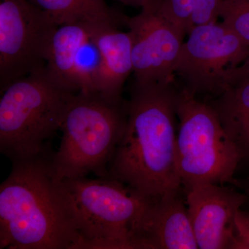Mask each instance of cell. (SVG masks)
<instances>
[{
  "label": "cell",
  "instance_id": "7c38bea8",
  "mask_svg": "<svg viewBox=\"0 0 249 249\" xmlns=\"http://www.w3.org/2000/svg\"><path fill=\"white\" fill-rule=\"evenodd\" d=\"M141 243L142 249H199L187 206L178 195L154 203Z\"/></svg>",
  "mask_w": 249,
  "mask_h": 249
},
{
  "label": "cell",
  "instance_id": "2e32d148",
  "mask_svg": "<svg viewBox=\"0 0 249 249\" xmlns=\"http://www.w3.org/2000/svg\"><path fill=\"white\" fill-rule=\"evenodd\" d=\"M101 66V52L89 33L78 49L75 60L74 75L78 91L99 92Z\"/></svg>",
  "mask_w": 249,
  "mask_h": 249
},
{
  "label": "cell",
  "instance_id": "6da1fadb",
  "mask_svg": "<svg viewBox=\"0 0 249 249\" xmlns=\"http://www.w3.org/2000/svg\"><path fill=\"white\" fill-rule=\"evenodd\" d=\"M175 85L134 80L125 127L108 168L107 178L155 201L178 195L182 187L177 166Z\"/></svg>",
  "mask_w": 249,
  "mask_h": 249
},
{
  "label": "cell",
  "instance_id": "603a6c76",
  "mask_svg": "<svg viewBox=\"0 0 249 249\" xmlns=\"http://www.w3.org/2000/svg\"><path fill=\"white\" fill-rule=\"evenodd\" d=\"M247 193H246V195H247V198H248V199H247V203H248L249 202V182H248V184H247Z\"/></svg>",
  "mask_w": 249,
  "mask_h": 249
},
{
  "label": "cell",
  "instance_id": "4fadbf2b",
  "mask_svg": "<svg viewBox=\"0 0 249 249\" xmlns=\"http://www.w3.org/2000/svg\"><path fill=\"white\" fill-rule=\"evenodd\" d=\"M211 105L242 160L249 161V78L227 85Z\"/></svg>",
  "mask_w": 249,
  "mask_h": 249
},
{
  "label": "cell",
  "instance_id": "ba28073f",
  "mask_svg": "<svg viewBox=\"0 0 249 249\" xmlns=\"http://www.w3.org/2000/svg\"><path fill=\"white\" fill-rule=\"evenodd\" d=\"M183 42L175 70L184 87L196 96H217L225 88L224 75L240 65L249 54V47L223 23L192 28Z\"/></svg>",
  "mask_w": 249,
  "mask_h": 249
},
{
  "label": "cell",
  "instance_id": "9c48e42d",
  "mask_svg": "<svg viewBox=\"0 0 249 249\" xmlns=\"http://www.w3.org/2000/svg\"><path fill=\"white\" fill-rule=\"evenodd\" d=\"M122 21L132 37L134 80L174 83L186 34L162 15L156 0H150L137 16L124 15Z\"/></svg>",
  "mask_w": 249,
  "mask_h": 249
},
{
  "label": "cell",
  "instance_id": "d6986e66",
  "mask_svg": "<svg viewBox=\"0 0 249 249\" xmlns=\"http://www.w3.org/2000/svg\"><path fill=\"white\" fill-rule=\"evenodd\" d=\"M224 0H195L192 28L217 22ZM191 28V29H192Z\"/></svg>",
  "mask_w": 249,
  "mask_h": 249
},
{
  "label": "cell",
  "instance_id": "52a82bcc",
  "mask_svg": "<svg viewBox=\"0 0 249 249\" xmlns=\"http://www.w3.org/2000/svg\"><path fill=\"white\" fill-rule=\"evenodd\" d=\"M58 27L27 0H0V90L45 68Z\"/></svg>",
  "mask_w": 249,
  "mask_h": 249
},
{
  "label": "cell",
  "instance_id": "30bf717a",
  "mask_svg": "<svg viewBox=\"0 0 249 249\" xmlns=\"http://www.w3.org/2000/svg\"><path fill=\"white\" fill-rule=\"evenodd\" d=\"M217 183H201L186 190L187 209L198 247L231 249L237 212L247 195Z\"/></svg>",
  "mask_w": 249,
  "mask_h": 249
},
{
  "label": "cell",
  "instance_id": "5b68a950",
  "mask_svg": "<svg viewBox=\"0 0 249 249\" xmlns=\"http://www.w3.org/2000/svg\"><path fill=\"white\" fill-rule=\"evenodd\" d=\"M76 93L58 83L45 67L1 89V153L12 163L47 153V142L60 130Z\"/></svg>",
  "mask_w": 249,
  "mask_h": 249
},
{
  "label": "cell",
  "instance_id": "44dd1931",
  "mask_svg": "<svg viewBox=\"0 0 249 249\" xmlns=\"http://www.w3.org/2000/svg\"><path fill=\"white\" fill-rule=\"evenodd\" d=\"M247 78H249V54L240 65L229 69L226 71L224 75V84L226 87L228 85Z\"/></svg>",
  "mask_w": 249,
  "mask_h": 249
},
{
  "label": "cell",
  "instance_id": "5bb4252c",
  "mask_svg": "<svg viewBox=\"0 0 249 249\" xmlns=\"http://www.w3.org/2000/svg\"><path fill=\"white\" fill-rule=\"evenodd\" d=\"M89 34L88 24L74 23L59 26L52 36L46 70L62 86L78 92L74 63L78 49Z\"/></svg>",
  "mask_w": 249,
  "mask_h": 249
},
{
  "label": "cell",
  "instance_id": "ac0fdd59",
  "mask_svg": "<svg viewBox=\"0 0 249 249\" xmlns=\"http://www.w3.org/2000/svg\"><path fill=\"white\" fill-rule=\"evenodd\" d=\"M160 12L186 35L191 30L195 0H156Z\"/></svg>",
  "mask_w": 249,
  "mask_h": 249
},
{
  "label": "cell",
  "instance_id": "7a4b0ae2",
  "mask_svg": "<svg viewBox=\"0 0 249 249\" xmlns=\"http://www.w3.org/2000/svg\"><path fill=\"white\" fill-rule=\"evenodd\" d=\"M52 154L12 163L0 185V249H80L51 170Z\"/></svg>",
  "mask_w": 249,
  "mask_h": 249
},
{
  "label": "cell",
  "instance_id": "3957f363",
  "mask_svg": "<svg viewBox=\"0 0 249 249\" xmlns=\"http://www.w3.org/2000/svg\"><path fill=\"white\" fill-rule=\"evenodd\" d=\"M56 183L80 249H142V229L156 201L109 178Z\"/></svg>",
  "mask_w": 249,
  "mask_h": 249
},
{
  "label": "cell",
  "instance_id": "7402d4cb",
  "mask_svg": "<svg viewBox=\"0 0 249 249\" xmlns=\"http://www.w3.org/2000/svg\"><path fill=\"white\" fill-rule=\"evenodd\" d=\"M119 2L122 3L127 6H132L134 8H142L145 6L150 0H116Z\"/></svg>",
  "mask_w": 249,
  "mask_h": 249
},
{
  "label": "cell",
  "instance_id": "9a60e30c",
  "mask_svg": "<svg viewBox=\"0 0 249 249\" xmlns=\"http://www.w3.org/2000/svg\"><path fill=\"white\" fill-rule=\"evenodd\" d=\"M45 13L57 25L121 22L122 14L113 11L106 0H27Z\"/></svg>",
  "mask_w": 249,
  "mask_h": 249
},
{
  "label": "cell",
  "instance_id": "ffe728a7",
  "mask_svg": "<svg viewBox=\"0 0 249 249\" xmlns=\"http://www.w3.org/2000/svg\"><path fill=\"white\" fill-rule=\"evenodd\" d=\"M231 249H249V211L241 209L237 212Z\"/></svg>",
  "mask_w": 249,
  "mask_h": 249
},
{
  "label": "cell",
  "instance_id": "8fae6325",
  "mask_svg": "<svg viewBox=\"0 0 249 249\" xmlns=\"http://www.w3.org/2000/svg\"><path fill=\"white\" fill-rule=\"evenodd\" d=\"M119 22H122L88 24L102 57L99 92L114 99L122 98L124 83L134 70L132 37L129 31L118 29Z\"/></svg>",
  "mask_w": 249,
  "mask_h": 249
},
{
  "label": "cell",
  "instance_id": "8992f818",
  "mask_svg": "<svg viewBox=\"0 0 249 249\" xmlns=\"http://www.w3.org/2000/svg\"><path fill=\"white\" fill-rule=\"evenodd\" d=\"M177 116V166L185 189L233 181L242 157L212 105L183 88L178 90Z\"/></svg>",
  "mask_w": 249,
  "mask_h": 249
},
{
  "label": "cell",
  "instance_id": "e0dca14e",
  "mask_svg": "<svg viewBox=\"0 0 249 249\" xmlns=\"http://www.w3.org/2000/svg\"><path fill=\"white\" fill-rule=\"evenodd\" d=\"M220 18L249 47V0H224Z\"/></svg>",
  "mask_w": 249,
  "mask_h": 249
},
{
  "label": "cell",
  "instance_id": "277c9868",
  "mask_svg": "<svg viewBox=\"0 0 249 249\" xmlns=\"http://www.w3.org/2000/svg\"><path fill=\"white\" fill-rule=\"evenodd\" d=\"M127 116V101L122 98L114 99L100 92L76 93L64 116L60 147L51 158L55 181L89 174L107 178Z\"/></svg>",
  "mask_w": 249,
  "mask_h": 249
}]
</instances>
